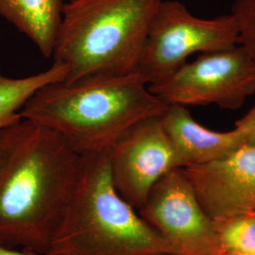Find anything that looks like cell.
Returning a JSON list of instances; mask_svg holds the SVG:
<instances>
[{
  "label": "cell",
  "mask_w": 255,
  "mask_h": 255,
  "mask_svg": "<svg viewBox=\"0 0 255 255\" xmlns=\"http://www.w3.org/2000/svg\"><path fill=\"white\" fill-rule=\"evenodd\" d=\"M82 166V155L63 137L20 120L0 162V242L46 254Z\"/></svg>",
  "instance_id": "6da1fadb"
},
{
  "label": "cell",
  "mask_w": 255,
  "mask_h": 255,
  "mask_svg": "<svg viewBox=\"0 0 255 255\" xmlns=\"http://www.w3.org/2000/svg\"><path fill=\"white\" fill-rule=\"evenodd\" d=\"M167 104L137 74L94 76L42 87L20 110L22 119L53 130L82 155L107 150Z\"/></svg>",
  "instance_id": "7a4b0ae2"
},
{
  "label": "cell",
  "mask_w": 255,
  "mask_h": 255,
  "mask_svg": "<svg viewBox=\"0 0 255 255\" xmlns=\"http://www.w3.org/2000/svg\"><path fill=\"white\" fill-rule=\"evenodd\" d=\"M47 255H173L112 180L107 150L82 156L73 197Z\"/></svg>",
  "instance_id": "3957f363"
},
{
  "label": "cell",
  "mask_w": 255,
  "mask_h": 255,
  "mask_svg": "<svg viewBox=\"0 0 255 255\" xmlns=\"http://www.w3.org/2000/svg\"><path fill=\"white\" fill-rule=\"evenodd\" d=\"M162 0H71L64 4L53 63L64 82L135 73L152 16Z\"/></svg>",
  "instance_id": "277c9868"
},
{
  "label": "cell",
  "mask_w": 255,
  "mask_h": 255,
  "mask_svg": "<svg viewBox=\"0 0 255 255\" xmlns=\"http://www.w3.org/2000/svg\"><path fill=\"white\" fill-rule=\"evenodd\" d=\"M238 44L237 21L231 12L201 18L180 1L162 0L149 23L135 74L148 86L155 85L172 76L191 55Z\"/></svg>",
  "instance_id": "5b68a950"
},
{
  "label": "cell",
  "mask_w": 255,
  "mask_h": 255,
  "mask_svg": "<svg viewBox=\"0 0 255 255\" xmlns=\"http://www.w3.org/2000/svg\"><path fill=\"white\" fill-rule=\"evenodd\" d=\"M148 88L167 105L237 110L255 94V62L237 45L201 54Z\"/></svg>",
  "instance_id": "8992f818"
},
{
  "label": "cell",
  "mask_w": 255,
  "mask_h": 255,
  "mask_svg": "<svg viewBox=\"0 0 255 255\" xmlns=\"http://www.w3.org/2000/svg\"><path fill=\"white\" fill-rule=\"evenodd\" d=\"M138 213L164 238L173 255H224L214 220L202 208L182 168L156 182Z\"/></svg>",
  "instance_id": "52a82bcc"
},
{
  "label": "cell",
  "mask_w": 255,
  "mask_h": 255,
  "mask_svg": "<svg viewBox=\"0 0 255 255\" xmlns=\"http://www.w3.org/2000/svg\"><path fill=\"white\" fill-rule=\"evenodd\" d=\"M115 187L134 209H140L155 183L182 163L162 125L161 116L128 129L107 149Z\"/></svg>",
  "instance_id": "ba28073f"
},
{
  "label": "cell",
  "mask_w": 255,
  "mask_h": 255,
  "mask_svg": "<svg viewBox=\"0 0 255 255\" xmlns=\"http://www.w3.org/2000/svg\"><path fill=\"white\" fill-rule=\"evenodd\" d=\"M182 169L212 220L255 212V146Z\"/></svg>",
  "instance_id": "9c48e42d"
},
{
  "label": "cell",
  "mask_w": 255,
  "mask_h": 255,
  "mask_svg": "<svg viewBox=\"0 0 255 255\" xmlns=\"http://www.w3.org/2000/svg\"><path fill=\"white\" fill-rule=\"evenodd\" d=\"M161 121L182 168L222 159L246 145L240 128L229 131L210 129L193 119L187 108L181 105H167Z\"/></svg>",
  "instance_id": "30bf717a"
},
{
  "label": "cell",
  "mask_w": 255,
  "mask_h": 255,
  "mask_svg": "<svg viewBox=\"0 0 255 255\" xmlns=\"http://www.w3.org/2000/svg\"><path fill=\"white\" fill-rule=\"evenodd\" d=\"M63 7V0H0V16L26 35L45 58H49Z\"/></svg>",
  "instance_id": "8fae6325"
},
{
  "label": "cell",
  "mask_w": 255,
  "mask_h": 255,
  "mask_svg": "<svg viewBox=\"0 0 255 255\" xmlns=\"http://www.w3.org/2000/svg\"><path fill=\"white\" fill-rule=\"evenodd\" d=\"M67 69L53 63L45 71L24 78H10L0 68V129L20 121V110L39 89L64 81Z\"/></svg>",
  "instance_id": "7c38bea8"
},
{
  "label": "cell",
  "mask_w": 255,
  "mask_h": 255,
  "mask_svg": "<svg viewBox=\"0 0 255 255\" xmlns=\"http://www.w3.org/2000/svg\"><path fill=\"white\" fill-rule=\"evenodd\" d=\"M214 225L224 255L255 254V212L216 220Z\"/></svg>",
  "instance_id": "4fadbf2b"
},
{
  "label": "cell",
  "mask_w": 255,
  "mask_h": 255,
  "mask_svg": "<svg viewBox=\"0 0 255 255\" xmlns=\"http://www.w3.org/2000/svg\"><path fill=\"white\" fill-rule=\"evenodd\" d=\"M231 13L237 21L238 45L255 62V0H235Z\"/></svg>",
  "instance_id": "5bb4252c"
},
{
  "label": "cell",
  "mask_w": 255,
  "mask_h": 255,
  "mask_svg": "<svg viewBox=\"0 0 255 255\" xmlns=\"http://www.w3.org/2000/svg\"><path fill=\"white\" fill-rule=\"evenodd\" d=\"M235 125L243 130L247 146H255V105L242 119L237 120Z\"/></svg>",
  "instance_id": "9a60e30c"
},
{
  "label": "cell",
  "mask_w": 255,
  "mask_h": 255,
  "mask_svg": "<svg viewBox=\"0 0 255 255\" xmlns=\"http://www.w3.org/2000/svg\"><path fill=\"white\" fill-rule=\"evenodd\" d=\"M18 122L14 123V124H11V125H9L8 127L0 129V162H1L2 158H3V156L6 153V150H7L9 143H10V141L12 139V136H13L15 126H16V124Z\"/></svg>",
  "instance_id": "2e32d148"
},
{
  "label": "cell",
  "mask_w": 255,
  "mask_h": 255,
  "mask_svg": "<svg viewBox=\"0 0 255 255\" xmlns=\"http://www.w3.org/2000/svg\"><path fill=\"white\" fill-rule=\"evenodd\" d=\"M0 255H47L26 249L8 246L0 242Z\"/></svg>",
  "instance_id": "e0dca14e"
},
{
  "label": "cell",
  "mask_w": 255,
  "mask_h": 255,
  "mask_svg": "<svg viewBox=\"0 0 255 255\" xmlns=\"http://www.w3.org/2000/svg\"><path fill=\"white\" fill-rule=\"evenodd\" d=\"M255 255V254H254V255Z\"/></svg>",
  "instance_id": "ac0fdd59"
},
{
  "label": "cell",
  "mask_w": 255,
  "mask_h": 255,
  "mask_svg": "<svg viewBox=\"0 0 255 255\" xmlns=\"http://www.w3.org/2000/svg\"></svg>",
  "instance_id": "d6986e66"
}]
</instances>
